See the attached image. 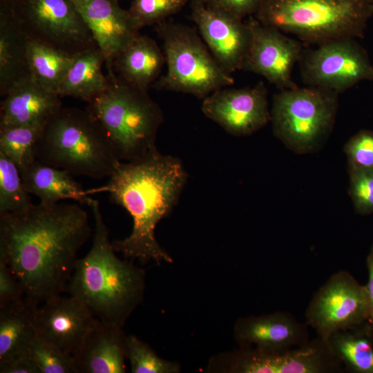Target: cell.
Segmentation results:
<instances>
[{
	"mask_svg": "<svg viewBox=\"0 0 373 373\" xmlns=\"http://www.w3.org/2000/svg\"><path fill=\"white\" fill-rule=\"evenodd\" d=\"M32 204L18 167L0 152V213H20Z\"/></svg>",
	"mask_w": 373,
	"mask_h": 373,
	"instance_id": "f1b7e54d",
	"label": "cell"
},
{
	"mask_svg": "<svg viewBox=\"0 0 373 373\" xmlns=\"http://www.w3.org/2000/svg\"><path fill=\"white\" fill-rule=\"evenodd\" d=\"M72 356L77 373H124L127 336L122 327L96 318Z\"/></svg>",
	"mask_w": 373,
	"mask_h": 373,
	"instance_id": "d6986e66",
	"label": "cell"
},
{
	"mask_svg": "<svg viewBox=\"0 0 373 373\" xmlns=\"http://www.w3.org/2000/svg\"><path fill=\"white\" fill-rule=\"evenodd\" d=\"M366 266L368 277L365 287L369 302V318L367 321L373 325V242L366 258Z\"/></svg>",
	"mask_w": 373,
	"mask_h": 373,
	"instance_id": "74e56055",
	"label": "cell"
},
{
	"mask_svg": "<svg viewBox=\"0 0 373 373\" xmlns=\"http://www.w3.org/2000/svg\"><path fill=\"white\" fill-rule=\"evenodd\" d=\"M75 55L28 39L27 59L31 76L46 88L56 93Z\"/></svg>",
	"mask_w": 373,
	"mask_h": 373,
	"instance_id": "4316f807",
	"label": "cell"
},
{
	"mask_svg": "<svg viewBox=\"0 0 373 373\" xmlns=\"http://www.w3.org/2000/svg\"><path fill=\"white\" fill-rule=\"evenodd\" d=\"M303 82L309 86L345 91L363 81L373 82V65L365 48L353 38H341L303 52Z\"/></svg>",
	"mask_w": 373,
	"mask_h": 373,
	"instance_id": "8fae6325",
	"label": "cell"
},
{
	"mask_svg": "<svg viewBox=\"0 0 373 373\" xmlns=\"http://www.w3.org/2000/svg\"><path fill=\"white\" fill-rule=\"evenodd\" d=\"M308 327L291 313L277 311L238 318L233 336L239 346L279 352L306 344L310 340Z\"/></svg>",
	"mask_w": 373,
	"mask_h": 373,
	"instance_id": "ac0fdd59",
	"label": "cell"
},
{
	"mask_svg": "<svg viewBox=\"0 0 373 373\" xmlns=\"http://www.w3.org/2000/svg\"><path fill=\"white\" fill-rule=\"evenodd\" d=\"M188 0H132L128 9L140 29L157 25L180 11Z\"/></svg>",
	"mask_w": 373,
	"mask_h": 373,
	"instance_id": "1f68e13d",
	"label": "cell"
},
{
	"mask_svg": "<svg viewBox=\"0 0 373 373\" xmlns=\"http://www.w3.org/2000/svg\"><path fill=\"white\" fill-rule=\"evenodd\" d=\"M19 171L26 191L36 195L40 203L53 204L73 200L89 206L93 200L70 173L37 159Z\"/></svg>",
	"mask_w": 373,
	"mask_h": 373,
	"instance_id": "7402d4cb",
	"label": "cell"
},
{
	"mask_svg": "<svg viewBox=\"0 0 373 373\" xmlns=\"http://www.w3.org/2000/svg\"><path fill=\"white\" fill-rule=\"evenodd\" d=\"M46 123L0 128V152L19 171L36 160V146Z\"/></svg>",
	"mask_w": 373,
	"mask_h": 373,
	"instance_id": "83f0119b",
	"label": "cell"
},
{
	"mask_svg": "<svg viewBox=\"0 0 373 373\" xmlns=\"http://www.w3.org/2000/svg\"><path fill=\"white\" fill-rule=\"evenodd\" d=\"M191 8L200 37L220 67L230 75L241 70L251 38L247 20L213 8L204 0H192Z\"/></svg>",
	"mask_w": 373,
	"mask_h": 373,
	"instance_id": "5bb4252c",
	"label": "cell"
},
{
	"mask_svg": "<svg viewBox=\"0 0 373 373\" xmlns=\"http://www.w3.org/2000/svg\"><path fill=\"white\" fill-rule=\"evenodd\" d=\"M35 156L72 175L93 179L110 178L122 162L104 128L87 108L63 106L45 124Z\"/></svg>",
	"mask_w": 373,
	"mask_h": 373,
	"instance_id": "277c9868",
	"label": "cell"
},
{
	"mask_svg": "<svg viewBox=\"0 0 373 373\" xmlns=\"http://www.w3.org/2000/svg\"><path fill=\"white\" fill-rule=\"evenodd\" d=\"M326 341L347 371L373 373V325L367 321L336 332Z\"/></svg>",
	"mask_w": 373,
	"mask_h": 373,
	"instance_id": "d4e9b609",
	"label": "cell"
},
{
	"mask_svg": "<svg viewBox=\"0 0 373 373\" xmlns=\"http://www.w3.org/2000/svg\"><path fill=\"white\" fill-rule=\"evenodd\" d=\"M25 300L23 285L8 265L0 261V307L16 304Z\"/></svg>",
	"mask_w": 373,
	"mask_h": 373,
	"instance_id": "e575fe53",
	"label": "cell"
},
{
	"mask_svg": "<svg viewBox=\"0 0 373 373\" xmlns=\"http://www.w3.org/2000/svg\"><path fill=\"white\" fill-rule=\"evenodd\" d=\"M165 57L154 39L138 35L115 58L111 67L115 73L128 84L149 90L159 79Z\"/></svg>",
	"mask_w": 373,
	"mask_h": 373,
	"instance_id": "44dd1931",
	"label": "cell"
},
{
	"mask_svg": "<svg viewBox=\"0 0 373 373\" xmlns=\"http://www.w3.org/2000/svg\"><path fill=\"white\" fill-rule=\"evenodd\" d=\"M90 231L88 213L77 204L39 202L20 213H0V261L20 281L29 305L65 292Z\"/></svg>",
	"mask_w": 373,
	"mask_h": 373,
	"instance_id": "6da1fadb",
	"label": "cell"
},
{
	"mask_svg": "<svg viewBox=\"0 0 373 373\" xmlns=\"http://www.w3.org/2000/svg\"><path fill=\"white\" fill-rule=\"evenodd\" d=\"M95 319L86 304L69 294L52 297L33 309L37 334L70 355L81 344Z\"/></svg>",
	"mask_w": 373,
	"mask_h": 373,
	"instance_id": "2e32d148",
	"label": "cell"
},
{
	"mask_svg": "<svg viewBox=\"0 0 373 373\" xmlns=\"http://www.w3.org/2000/svg\"><path fill=\"white\" fill-rule=\"evenodd\" d=\"M107 70V88L87 109L104 128L120 161H135L157 152V133L164 122L161 108L147 90Z\"/></svg>",
	"mask_w": 373,
	"mask_h": 373,
	"instance_id": "5b68a950",
	"label": "cell"
},
{
	"mask_svg": "<svg viewBox=\"0 0 373 373\" xmlns=\"http://www.w3.org/2000/svg\"><path fill=\"white\" fill-rule=\"evenodd\" d=\"M343 368L327 341L317 336L302 346L279 352L239 346L233 352L214 356L207 370L228 373H338Z\"/></svg>",
	"mask_w": 373,
	"mask_h": 373,
	"instance_id": "30bf717a",
	"label": "cell"
},
{
	"mask_svg": "<svg viewBox=\"0 0 373 373\" xmlns=\"http://www.w3.org/2000/svg\"><path fill=\"white\" fill-rule=\"evenodd\" d=\"M349 193L359 215L373 213V169L348 165Z\"/></svg>",
	"mask_w": 373,
	"mask_h": 373,
	"instance_id": "d6a6232c",
	"label": "cell"
},
{
	"mask_svg": "<svg viewBox=\"0 0 373 373\" xmlns=\"http://www.w3.org/2000/svg\"><path fill=\"white\" fill-rule=\"evenodd\" d=\"M208 5L243 20L254 16L263 0H204Z\"/></svg>",
	"mask_w": 373,
	"mask_h": 373,
	"instance_id": "d590c367",
	"label": "cell"
},
{
	"mask_svg": "<svg viewBox=\"0 0 373 373\" xmlns=\"http://www.w3.org/2000/svg\"><path fill=\"white\" fill-rule=\"evenodd\" d=\"M105 63V57L97 46L75 55L57 94L90 102L108 86L107 76L102 71Z\"/></svg>",
	"mask_w": 373,
	"mask_h": 373,
	"instance_id": "603a6c76",
	"label": "cell"
},
{
	"mask_svg": "<svg viewBox=\"0 0 373 373\" xmlns=\"http://www.w3.org/2000/svg\"><path fill=\"white\" fill-rule=\"evenodd\" d=\"M97 47L111 67L116 56L138 35L140 28L119 0H72Z\"/></svg>",
	"mask_w": 373,
	"mask_h": 373,
	"instance_id": "e0dca14e",
	"label": "cell"
},
{
	"mask_svg": "<svg viewBox=\"0 0 373 373\" xmlns=\"http://www.w3.org/2000/svg\"><path fill=\"white\" fill-rule=\"evenodd\" d=\"M27 354L39 373H77L72 355L63 352L37 334L30 343Z\"/></svg>",
	"mask_w": 373,
	"mask_h": 373,
	"instance_id": "4dcf8cb0",
	"label": "cell"
},
{
	"mask_svg": "<svg viewBox=\"0 0 373 373\" xmlns=\"http://www.w3.org/2000/svg\"><path fill=\"white\" fill-rule=\"evenodd\" d=\"M372 2H373V0H372Z\"/></svg>",
	"mask_w": 373,
	"mask_h": 373,
	"instance_id": "f35d334b",
	"label": "cell"
},
{
	"mask_svg": "<svg viewBox=\"0 0 373 373\" xmlns=\"http://www.w3.org/2000/svg\"><path fill=\"white\" fill-rule=\"evenodd\" d=\"M29 39L77 55L97 46L72 0H0Z\"/></svg>",
	"mask_w": 373,
	"mask_h": 373,
	"instance_id": "9c48e42d",
	"label": "cell"
},
{
	"mask_svg": "<svg viewBox=\"0 0 373 373\" xmlns=\"http://www.w3.org/2000/svg\"><path fill=\"white\" fill-rule=\"evenodd\" d=\"M0 372L39 373L36 364L28 354L0 362Z\"/></svg>",
	"mask_w": 373,
	"mask_h": 373,
	"instance_id": "8d00e7d4",
	"label": "cell"
},
{
	"mask_svg": "<svg viewBox=\"0 0 373 373\" xmlns=\"http://www.w3.org/2000/svg\"><path fill=\"white\" fill-rule=\"evenodd\" d=\"M338 93L306 86L282 89L273 97V132L287 148L299 154L313 153L334 126Z\"/></svg>",
	"mask_w": 373,
	"mask_h": 373,
	"instance_id": "ba28073f",
	"label": "cell"
},
{
	"mask_svg": "<svg viewBox=\"0 0 373 373\" xmlns=\"http://www.w3.org/2000/svg\"><path fill=\"white\" fill-rule=\"evenodd\" d=\"M28 38L8 12L0 6V96L30 75L27 59Z\"/></svg>",
	"mask_w": 373,
	"mask_h": 373,
	"instance_id": "cb8c5ba5",
	"label": "cell"
},
{
	"mask_svg": "<svg viewBox=\"0 0 373 373\" xmlns=\"http://www.w3.org/2000/svg\"><path fill=\"white\" fill-rule=\"evenodd\" d=\"M186 178L178 158L157 151L137 160L121 162L106 184L88 191L108 192L111 200L132 217L130 235L112 242L116 252L142 263L173 262L157 241L155 229L175 206Z\"/></svg>",
	"mask_w": 373,
	"mask_h": 373,
	"instance_id": "7a4b0ae2",
	"label": "cell"
},
{
	"mask_svg": "<svg viewBox=\"0 0 373 373\" xmlns=\"http://www.w3.org/2000/svg\"><path fill=\"white\" fill-rule=\"evenodd\" d=\"M305 316L307 325L325 341L336 332L367 321L365 287L347 271H338L314 294Z\"/></svg>",
	"mask_w": 373,
	"mask_h": 373,
	"instance_id": "7c38bea8",
	"label": "cell"
},
{
	"mask_svg": "<svg viewBox=\"0 0 373 373\" xmlns=\"http://www.w3.org/2000/svg\"><path fill=\"white\" fill-rule=\"evenodd\" d=\"M2 98L0 128L46 122L62 107L61 97L31 75L17 82Z\"/></svg>",
	"mask_w": 373,
	"mask_h": 373,
	"instance_id": "ffe728a7",
	"label": "cell"
},
{
	"mask_svg": "<svg viewBox=\"0 0 373 373\" xmlns=\"http://www.w3.org/2000/svg\"><path fill=\"white\" fill-rule=\"evenodd\" d=\"M25 300L0 307V362L26 354L37 335L33 309Z\"/></svg>",
	"mask_w": 373,
	"mask_h": 373,
	"instance_id": "484cf974",
	"label": "cell"
},
{
	"mask_svg": "<svg viewBox=\"0 0 373 373\" xmlns=\"http://www.w3.org/2000/svg\"><path fill=\"white\" fill-rule=\"evenodd\" d=\"M202 111L235 136L251 135L271 119L267 89L262 82L242 88L219 89L203 99Z\"/></svg>",
	"mask_w": 373,
	"mask_h": 373,
	"instance_id": "9a60e30c",
	"label": "cell"
},
{
	"mask_svg": "<svg viewBox=\"0 0 373 373\" xmlns=\"http://www.w3.org/2000/svg\"><path fill=\"white\" fill-rule=\"evenodd\" d=\"M372 16V0H263L254 15L263 25L316 45L363 37Z\"/></svg>",
	"mask_w": 373,
	"mask_h": 373,
	"instance_id": "8992f818",
	"label": "cell"
},
{
	"mask_svg": "<svg viewBox=\"0 0 373 373\" xmlns=\"http://www.w3.org/2000/svg\"><path fill=\"white\" fill-rule=\"evenodd\" d=\"M88 207L95 223L93 245L77 260L65 292L81 300L96 318L123 327L142 300L145 272L117 256L99 202L93 199Z\"/></svg>",
	"mask_w": 373,
	"mask_h": 373,
	"instance_id": "3957f363",
	"label": "cell"
},
{
	"mask_svg": "<svg viewBox=\"0 0 373 373\" xmlns=\"http://www.w3.org/2000/svg\"><path fill=\"white\" fill-rule=\"evenodd\" d=\"M155 27L162 40L166 71L152 87L204 99L234 84L193 28L166 21Z\"/></svg>",
	"mask_w": 373,
	"mask_h": 373,
	"instance_id": "52a82bcc",
	"label": "cell"
},
{
	"mask_svg": "<svg viewBox=\"0 0 373 373\" xmlns=\"http://www.w3.org/2000/svg\"><path fill=\"white\" fill-rule=\"evenodd\" d=\"M127 359L132 373H178V363L160 358L145 342L134 335L127 336Z\"/></svg>",
	"mask_w": 373,
	"mask_h": 373,
	"instance_id": "f546056e",
	"label": "cell"
},
{
	"mask_svg": "<svg viewBox=\"0 0 373 373\" xmlns=\"http://www.w3.org/2000/svg\"><path fill=\"white\" fill-rule=\"evenodd\" d=\"M348 165L373 169V131L361 130L344 146Z\"/></svg>",
	"mask_w": 373,
	"mask_h": 373,
	"instance_id": "836d02e7",
	"label": "cell"
},
{
	"mask_svg": "<svg viewBox=\"0 0 373 373\" xmlns=\"http://www.w3.org/2000/svg\"><path fill=\"white\" fill-rule=\"evenodd\" d=\"M251 38L241 70L265 77L279 90L294 88L291 75L303 52L300 40L248 17Z\"/></svg>",
	"mask_w": 373,
	"mask_h": 373,
	"instance_id": "4fadbf2b",
	"label": "cell"
}]
</instances>
